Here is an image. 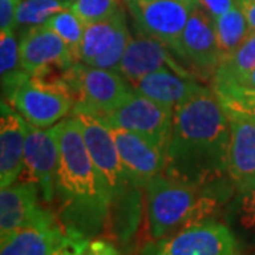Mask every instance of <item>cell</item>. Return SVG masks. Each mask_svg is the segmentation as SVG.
<instances>
[{"label": "cell", "mask_w": 255, "mask_h": 255, "mask_svg": "<svg viewBox=\"0 0 255 255\" xmlns=\"http://www.w3.org/2000/svg\"><path fill=\"white\" fill-rule=\"evenodd\" d=\"M118 153L128 179L139 189L163 173L166 153L146 137L125 129L112 128Z\"/></svg>", "instance_id": "cell-15"}, {"label": "cell", "mask_w": 255, "mask_h": 255, "mask_svg": "<svg viewBox=\"0 0 255 255\" xmlns=\"http://www.w3.org/2000/svg\"><path fill=\"white\" fill-rule=\"evenodd\" d=\"M61 1H64V3H65V4H68V7H70V4H71V3H73L74 0H61Z\"/></svg>", "instance_id": "cell-34"}, {"label": "cell", "mask_w": 255, "mask_h": 255, "mask_svg": "<svg viewBox=\"0 0 255 255\" xmlns=\"http://www.w3.org/2000/svg\"><path fill=\"white\" fill-rule=\"evenodd\" d=\"M65 231L57 214L46 209L27 226L0 238V255H53Z\"/></svg>", "instance_id": "cell-16"}, {"label": "cell", "mask_w": 255, "mask_h": 255, "mask_svg": "<svg viewBox=\"0 0 255 255\" xmlns=\"http://www.w3.org/2000/svg\"><path fill=\"white\" fill-rule=\"evenodd\" d=\"M216 34L219 40L221 58L227 57L237 50L250 33V26L240 6H236L226 14L214 18Z\"/></svg>", "instance_id": "cell-23"}, {"label": "cell", "mask_w": 255, "mask_h": 255, "mask_svg": "<svg viewBox=\"0 0 255 255\" xmlns=\"http://www.w3.org/2000/svg\"><path fill=\"white\" fill-rule=\"evenodd\" d=\"M177 57L189 61L201 74H214L221 61L214 18L197 4L183 30Z\"/></svg>", "instance_id": "cell-14"}, {"label": "cell", "mask_w": 255, "mask_h": 255, "mask_svg": "<svg viewBox=\"0 0 255 255\" xmlns=\"http://www.w3.org/2000/svg\"><path fill=\"white\" fill-rule=\"evenodd\" d=\"M40 190L34 183L20 180L0 191V238L27 226L46 209L40 206Z\"/></svg>", "instance_id": "cell-19"}, {"label": "cell", "mask_w": 255, "mask_h": 255, "mask_svg": "<svg viewBox=\"0 0 255 255\" xmlns=\"http://www.w3.org/2000/svg\"><path fill=\"white\" fill-rule=\"evenodd\" d=\"M73 92L74 111H85L97 117L118 107L133 91L132 85L115 70L74 63L61 75Z\"/></svg>", "instance_id": "cell-4"}, {"label": "cell", "mask_w": 255, "mask_h": 255, "mask_svg": "<svg viewBox=\"0 0 255 255\" xmlns=\"http://www.w3.org/2000/svg\"><path fill=\"white\" fill-rule=\"evenodd\" d=\"M50 129L60 153L55 214L65 228L92 238L110 221V193L88 153L78 119L73 115Z\"/></svg>", "instance_id": "cell-2"}, {"label": "cell", "mask_w": 255, "mask_h": 255, "mask_svg": "<svg viewBox=\"0 0 255 255\" xmlns=\"http://www.w3.org/2000/svg\"><path fill=\"white\" fill-rule=\"evenodd\" d=\"M173 54V50L163 41L139 31L136 36H130L117 71L130 85L159 70H172L183 77L194 78V74L183 67Z\"/></svg>", "instance_id": "cell-13"}, {"label": "cell", "mask_w": 255, "mask_h": 255, "mask_svg": "<svg viewBox=\"0 0 255 255\" xmlns=\"http://www.w3.org/2000/svg\"><path fill=\"white\" fill-rule=\"evenodd\" d=\"M46 24L63 38L77 58V53H78V48L81 44L84 30H85V23L81 18L78 17L70 7H67V9L55 13Z\"/></svg>", "instance_id": "cell-25"}, {"label": "cell", "mask_w": 255, "mask_h": 255, "mask_svg": "<svg viewBox=\"0 0 255 255\" xmlns=\"http://www.w3.org/2000/svg\"><path fill=\"white\" fill-rule=\"evenodd\" d=\"M204 87L206 85H201L196 78L183 77L172 70H159L147 74L132 84L135 92L172 108H176L179 104Z\"/></svg>", "instance_id": "cell-20"}, {"label": "cell", "mask_w": 255, "mask_h": 255, "mask_svg": "<svg viewBox=\"0 0 255 255\" xmlns=\"http://www.w3.org/2000/svg\"><path fill=\"white\" fill-rule=\"evenodd\" d=\"M237 4L243 10L250 28L255 31V0H237Z\"/></svg>", "instance_id": "cell-32"}, {"label": "cell", "mask_w": 255, "mask_h": 255, "mask_svg": "<svg viewBox=\"0 0 255 255\" xmlns=\"http://www.w3.org/2000/svg\"><path fill=\"white\" fill-rule=\"evenodd\" d=\"M28 124L50 128L73 112L75 100L63 78L47 80V77L28 75L6 100Z\"/></svg>", "instance_id": "cell-5"}, {"label": "cell", "mask_w": 255, "mask_h": 255, "mask_svg": "<svg viewBox=\"0 0 255 255\" xmlns=\"http://www.w3.org/2000/svg\"><path fill=\"white\" fill-rule=\"evenodd\" d=\"M73 115L80 122L88 153L107 186L112 204L136 187L125 173L112 129L104 119L90 112L74 111Z\"/></svg>", "instance_id": "cell-6"}, {"label": "cell", "mask_w": 255, "mask_h": 255, "mask_svg": "<svg viewBox=\"0 0 255 255\" xmlns=\"http://www.w3.org/2000/svg\"><path fill=\"white\" fill-rule=\"evenodd\" d=\"M127 1H129V0H127Z\"/></svg>", "instance_id": "cell-35"}, {"label": "cell", "mask_w": 255, "mask_h": 255, "mask_svg": "<svg viewBox=\"0 0 255 255\" xmlns=\"http://www.w3.org/2000/svg\"><path fill=\"white\" fill-rule=\"evenodd\" d=\"M230 124L213 88L204 87L174 108L163 174L204 187L228 173Z\"/></svg>", "instance_id": "cell-1"}, {"label": "cell", "mask_w": 255, "mask_h": 255, "mask_svg": "<svg viewBox=\"0 0 255 255\" xmlns=\"http://www.w3.org/2000/svg\"><path fill=\"white\" fill-rule=\"evenodd\" d=\"M146 219L153 241L174 234V231L204 221L214 211L216 199L203 187L159 174L147 183Z\"/></svg>", "instance_id": "cell-3"}, {"label": "cell", "mask_w": 255, "mask_h": 255, "mask_svg": "<svg viewBox=\"0 0 255 255\" xmlns=\"http://www.w3.org/2000/svg\"><path fill=\"white\" fill-rule=\"evenodd\" d=\"M196 4L209 13L213 18H217L237 6V0H194Z\"/></svg>", "instance_id": "cell-30"}, {"label": "cell", "mask_w": 255, "mask_h": 255, "mask_svg": "<svg viewBox=\"0 0 255 255\" xmlns=\"http://www.w3.org/2000/svg\"><path fill=\"white\" fill-rule=\"evenodd\" d=\"M238 85L241 87H246V88H250V90H255V68L251 71V73L246 75Z\"/></svg>", "instance_id": "cell-33"}, {"label": "cell", "mask_w": 255, "mask_h": 255, "mask_svg": "<svg viewBox=\"0 0 255 255\" xmlns=\"http://www.w3.org/2000/svg\"><path fill=\"white\" fill-rule=\"evenodd\" d=\"M127 3L137 30L163 41L177 54L183 30L196 7V1L129 0Z\"/></svg>", "instance_id": "cell-8"}, {"label": "cell", "mask_w": 255, "mask_h": 255, "mask_svg": "<svg viewBox=\"0 0 255 255\" xmlns=\"http://www.w3.org/2000/svg\"><path fill=\"white\" fill-rule=\"evenodd\" d=\"M238 221L247 230L255 228V182L240 190Z\"/></svg>", "instance_id": "cell-28"}, {"label": "cell", "mask_w": 255, "mask_h": 255, "mask_svg": "<svg viewBox=\"0 0 255 255\" xmlns=\"http://www.w3.org/2000/svg\"><path fill=\"white\" fill-rule=\"evenodd\" d=\"M82 255H121L117 247L112 243L102 240V238H95L91 240L88 247L85 248Z\"/></svg>", "instance_id": "cell-31"}, {"label": "cell", "mask_w": 255, "mask_h": 255, "mask_svg": "<svg viewBox=\"0 0 255 255\" xmlns=\"http://www.w3.org/2000/svg\"><path fill=\"white\" fill-rule=\"evenodd\" d=\"M91 238L85 237L84 234L67 228L61 244L57 247L53 255H82L85 248L88 247Z\"/></svg>", "instance_id": "cell-29"}, {"label": "cell", "mask_w": 255, "mask_h": 255, "mask_svg": "<svg viewBox=\"0 0 255 255\" xmlns=\"http://www.w3.org/2000/svg\"><path fill=\"white\" fill-rule=\"evenodd\" d=\"M119 7V0H74L70 4V9L85 24L110 17Z\"/></svg>", "instance_id": "cell-27"}, {"label": "cell", "mask_w": 255, "mask_h": 255, "mask_svg": "<svg viewBox=\"0 0 255 255\" xmlns=\"http://www.w3.org/2000/svg\"><path fill=\"white\" fill-rule=\"evenodd\" d=\"M213 90L217 94L223 107L241 111L255 122V90L237 84L213 85Z\"/></svg>", "instance_id": "cell-26"}, {"label": "cell", "mask_w": 255, "mask_h": 255, "mask_svg": "<svg viewBox=\"0 0 255 255\" xmlns=\"http://www.w3.org/2000/svg\"><path fill=\"white\" fill-rule=\"evenodd\" d=\"M223 108L230 124L228 176L240 191L255 182V122L241 111Z\"/></svg>", "instance_id": "cell-17"}, {"label": "cell", "mask_w": 255, "mask_h": 255, "mask_svg": "<svg viewBox=\"0 0 255 255\" xmlns=\"http://www.w3.org/2000/svg\"><path fill=\"white\" fill-rule=\"evenodd\" d=\"M255 68V31L248 36L234 53L223 57L213 74V85L240 84V81Z\"/></svg>", "instance_id": "cell-21"}, {"label": "cell", "mask_w": 255, "mask_h": 255, "mask_svg": "<svg viewBox=\"0 0 255 255\" xmlns=\"http://www.w3.org/2000/svg\"><path fill=\"white\" fill-rule=\"evenodd\" d=\"M67 7L68 4L61 0H21L16 13V30L20 28L23 33L28 28L46 24L55 13Z\"/></svg>", "instance_id": "cell-24"}, {"label": "cell", "mask_w": 255, "mask_h": 255, "mask_svg": "<svg viewBox=\"0 0 255 255\" xmlns=\"http://www.w3.org/2000/svg\"><path fill=\"white\" fill-rule=\"evenodd\" d=\"M27 121L4 98L0 118V186L17 182L24 169V139Z\"/></svg>", "instance_id": "cell-18"}, {"label": "cell", "mask_w": 255, "mask_h": 255, "mask_svg": "<svg viewBox=\"0 0 255 255\" xmlns=\"http://www.w3.org/2000/svg\"><path fill=\"white\" fill-rule=\"evenodd\" d=\"M58 164V145L51 129L34 127L27 122L21 180L34 183L40 190L41 200L47 204L54 203Z\"/></svg>", "instance_id": "cell-12"}, {"label": "cell", "mask_w": 255, "mask_h": 255, "mask_svg": "<svg viewBox=\"0 0 255 255\" xmlns=\"http://www.w3.org/2000/svg\"><path fill=\"white\" fill-rule=\"evenodd\" d=\"M0 75L3 98L9 100L21 82L28 77L20 61V50L14 30L0 31Z\"/></svg>", "instance_id": "cell-22"}, {"label": "cell", "mask_w": 255, "mask_h": 255, "mask_svg": "<svg viewBox=\"0 0 255 255\" xmlns=\"http://www.w3.org/2000/svg\"><path fill=\"white\" fill-rule=\"evenodd\" d=\"M100 118L110 127L146 137L166 153L172 136L174 108L132 91L118 107Z\"/></svg>", "instance_id": "cell-7"}, {"label": "cell", "mask_w": 255, "mask_h": 255, "mask_svg": "<svg viewBox=\"0 0 255 255\" xmlns=\"http://www.w3.org/2000/svg\"><path fill=\"white\" fill-rule=\"evenodd\" d=\"M149 255H241L231 230L204 220L160 240Z\"/></svg>", "instance_id": "cell-10"}, {"label": "cell", "mask_w": 255, "mask_h": 255, "mask_svg": "<svg viewBox=\"0 0 255 255\" xmlns=\"http://www.w3.org/2000/svg\"><path fill=\"white\" fill-rule=\"evenodd\" d=\"M129 40L127 16L119 7L110 17L85 24L77 61L117 71Z\"/></svg>", "instance_id": "cell-9"}, {"label": "cell", "mask_w": 255, "mask_h": 255, "mask_svg": "<svg viewBox=\"0 0 255 255\" xmlns=\"http://www.w3.org/2000/svg\"><path fill=\"white\" fill-rule=\"evenodd\" d=\"M23 70L33 77H48L53 70H68L77 58L61 37L47 24L23 31L18 40Z\"/></svg>", "instance_id": "cell-11"}]
</instances>
